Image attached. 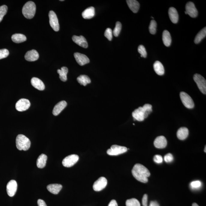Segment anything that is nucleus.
<instances>
[{"label":"nucleus","instance_id":"26","mask_svg":"<svg viewBox=\"0 0 206 206\" xmlns=\"http://www.w3.org/2000/svg\"><path fill=\"white\" fill-rule=\"evenodd\" d=\"M47 155L44 154H42L38 158L36 164L38 168L40 169H43L46 166L47 162Z\"/></svg>","mask_w":206,"mask_h":206},{"label":"nucleus","instance_id":"13","mask_svg":"<svg viewBox=\"0 0 206 206\" xmlns=\"http://www.w3.org/2000/svg\"><path fill=\"white\" fill-rule=\"evenodd\" d=\"M17 189V184L15 180H11L7 184V193L10 197H12L15 196Z\"/></svg>","mask_w":206,"mask_h":206},{"label":"nucleus","instance_id":"36","mask_svg":"<svg viewBox=\"0 0 206 206\" xmlns=\"http://www.w3.org/2000/svg\"><path fill=\"white\" fill-rule=\"evenodd\" d=\"M138 52L141 55V57L146 58L147 57V53L145 47L144 46L140 45L138 48Z\"/></svg>","mask_w":206,"mask_h":206},{"label":"nucleus","instance_id":"2","mask_svg":"<svg viewBox=\"0 0 206 206\" xmlns=\"http://www.w3.org/2000/svg\"><path fill=\"white\" fill-rule=\"evenodd\" d=\"M16 144V148L19 151H27L31 146L30 140L23 134H19L17 136Z\"/></svg>","mask_w":206,"mask_h":206},{"label":"nucleus","instance_id":"23","mask_svg":"<svg viewBox=\"0 0 206 206\" xmlns=\"http://www.w3.org/2000/svg\"><path fill=\"white\" fill-rule=\"evenodd\" d=\"M189 133V130L186 127H181L177 132L178 138L181 140L185 139L188 136Z\"/></svg>","mask_w":206,"mask_h":206},{"label":"nucleus","instance_id":"3","mask_svg":"<svg viewBox=\"0 0 206 206\" xmlns=\"http://www.w3.org/2000/svg\"><path fill=\"white\" fill-rule=\"evenodd\" d=\"M36 10L35 4L32 1H29L24 5L22 8V13L26 19H30L34 16Z\"/></svg>","mask_w":206,"mask_h":206},{"label":"nucleus","instance_id":"16","mask_svg":"<svg viewBox=\"0 0 206 206\" xmlns=\"http://www.w3.org/2000/svg\"><path fill=\"white\" fill-rule=\"evenodd\" d=\"M167 141L163 136H160L157 137L154 142V145L158 148H166Z\"/></svg>","mask_w":206,"mask_h":206},{"label":"nucleus","instance_id":"35","mask_svg":"<svg viewBox=\"0 0 206 206\" xmlns=\"http://www.w3.org/2000/svg\"><path fill=\"white\" fill-rule=\"evenodd\" d=\"M8 7L5 5L0 7V22L2 21L3 18L7 12Z\"/></svg>","mask_w":206,"mask_h":206},{"label":"nucleus","instance_id":"38","mask_svg":"<svg viewBox=\"0 0 206 206\" xmlns=\"http://www.w3.org/2000/svg\"><path fill=\"white\" fill-rule=\"evenodd\" d=\"M9 51L7 49H0V60L6 58L9 55Z\"/></svg>","mask_w":206,"mask_h":206},{"label":"nucleus","instance_id":"31","mask_svg":"<svg viewBox=\"0 0 206 206\" xmlns=\"http://www.w3.org/2000/svg\"><path fill=\"white\" fill-rule=\"evenodd\" d=\"M206 28L205 27L202 29L196 36L194 40L195 43L196 44H198L199 43L202 41V40L206 37Z\"/></svg>","mask_w":206,"mask_h":206},{"label":"nucleus","instance_id":"10","mask_svg":"<svg viewBox=\"0 0 206 206\" xmlns=\"http://www.w3.org/2000/svg\"><path fill=\"white\" fill-rule=\"evenodd\" d=\"M30 102L27 99H19L15 105L16 110L19 112H23L27 110L30 107Z\"/></svg>","mask_w":206,"mask_h":206},{"label":"nucleus","instance_id":"1","mask_svg":"<svg viewBox=\"0 0 206 206\" xmlns=\"http://www.w3.org/2000/svg\"><path fill=\"white\" fill-rule=\"evenodd\" d=\"M132 173L137 181L143 183H146L148 181V178L151 173L147 168L141 164H136L132 170Z\"/></svg>","mask_w":206,"mask_h":206},{"label":"nucleus","instance_id":"15","mask_svg":"<svg viewBox=\"0 0 206 206\" xmlns=\"http://www.w3.org/2000/svg\"><path fill=\"white\" fill-rule=\"evenodd\" d=\"M73 41L78 45L84 48L88 47V43L86 39L84 36H77L74 35L72 37Z\"/></svg>","mask_w":206,"mask_h":206},{"label":"nucleus","instance_id":"22","mask_svg":"<svg viewBox=\"0 0 206 206\" xmlns=\"http://www.w3.org/2000/svg\"><path fill=\"white\" fill-rule=\"evenodd\" d=\"M127 5L131 10L134 13H136L139 10L140 4L138 1L136 0H127Z\"/></svg>","mask_w":206,"mask_h":206},{"label":"nucleus","instance_id":"4","mask_svg":"<svg viewBox=\"0 0 206 206\" xmlns=\"http://www.w3.org/2000/svg\"><path fill=\"white\" fill-rule=\"evenodd\" d=\"M127 148L125 147L114 145L107 151V154L111 156H117L127 152Z\"/></svg>","mask_w":206,"mask_h":206},{"label":"nucleus","instance_id":"21","mask_svg":"<svg viewBox=\"0 0 206 206\" xmlns=\"http://www.w3.org/2000/svg\"><path fill=\"white\" fill-rule=\"evenodd\" d=\"M95 8L93 7H89L85 10L82 13V17L85 19H92L95 16Z\"/></svg>","mask_w":206,"mask_h":206},{"label":"nucleus","instance_id":"43","mask_svg":"<svg viewBox=\"0 0 206 206\" xmlns=\"http://www.w3.org/2000/svg\"><path fill=\"white\" fill-rule=\"evenodd\" d=\"M37 204L38 206H47L44 200L40 199L37 200Z\"/></svg>","mask_w":206,"mask_h":206},{"label":"nucleus","instance_id":"14","mask_svg":"<svg viewBox=\"0 0 206 206\" xmlns=\"http://www.w3.org/2000/svg\"><path fill=\"white\" fill-rule=\"evenodd\" d=\"M76 61L80 66H83L90 62L89 58L85 55L81 53L76 52L74 54Z\"/></svg>","mask_w":206,"mask_h":206},{"label":"nucleus","instance_id":"45","mask_svg":"<svg viewBox=\"0 0 206 206\" xmlns=\"http://www.w3.org/2000/svg\"><path fill=\"white\" fill-rule=\"evenodd\" d=\"M149 206H160V205L157 201H154L151 202Z\"/></svg>","mask_w":206,"mask_h":206},{"label":"nucleus","instance_id":"41","mask_svg":"<svg viewBox=\"0 0 206 206\" xmlns=\"http://www.w3.org/2000/svg\"><path fill=\"white\" fill-rule=\"evenodd\" d=\"M154 160L157 163H161L163 161V159L161 155H157L154 157Z\"/></svg>","mask_w":206,"mask_h":206},{"label":"nucleus","instance_id":"5","mask_svg":"<svg viewBox=\"0 0 206 206\" xmlns=\"http://www.w3.org/2000/svg\"><path fill=\"white\" fill-rule=\"evenodd\" d=\"M194 79L197 84L199 89L203 94H206V81L202 76L198 74H196L194 75Z\"/></svg>","mask_w":206,"mask_h":206},{"label":"nucleus","instance_id":"6","mask_svg":"<svg viewBox=\"0 0 206 206\" xmlns=\"http://www.w3.org/2000/svg\"><path fill=\"white\" fill-rule=\"evenodd\" d=\"M181 99L183 104L188 109H193L194 106V103L192 98L187 93L182 92L180 94Z\"/></svg>","mask_w":206,"mask_h":206},{"label":"nucleus","instance_id":"28","mask_svg":"<svg viewBox=\"0 0 206 206\" xmlns=\"http://www.w3.org/2000/svg\"><path fill=\"white\" fill-rule=\"evenodd\" d=\"M12 40L14 43H19L26 41V36L22 34H15L12 36Z\"/></svg>","mask_w":206,"mask_h":206},{"label":"nucleus","instance_id":"44","mask_svg":"<svg viewBox=\"0 0 206 206\" xmlns=\"http://www.w3.org/2000/svg\"><path fill=\"white\" fill-rule=\"evenodd\" d=\"M108 206H118V204L115 200H113L110 201L109 204Z\"/></svg>","mask_w":206,"mask_h":206},{"label":"nucleus","instance_id":"48","mask_svg":"<svg viewBox=\"0 0 206 206\" xmlns=\"http://www.w3.org/2000/svg\"><path fill=\"white\" fill-rule=\"evenodd\" d=\"M185 13L186 14H187V13L186 12V11H185Z\"/></svg>","mask_w":206,"mask_h":206},{"label":"nucleus","instance_id":"49","mask_svg":"<svg viewBox=\"0 0 206 206\" xmlns=\"http://www.w3.org/2000/svg\"><path fill=\"white\" fill-rule=\"evenodd\" d=\"M64 1V0H61V1Z\"/></svg>","mask_w":206,"mask_h":206},{"label":"nucleus","instance_id":"25","mask_svg":"<svg viewBox=\"0 0 206 206\" xmlns=\"http://www.w3.org/2000/svg\"><path fill=\"white\" fill-rule=\"evenodd\" d=\"M154 70L157 75L161 76L163 75L164 74V68L160 61H155L154 64Z\"/></svg>","mask_w":206,"mask_h":206},{"label":"nucleus","instance_id":"32","mask_svg":"<svg viewBox=\"0 0 206 206\" xmlns=\"http://www.w3.org/2000/svg\"><path fill=\"white\" fill-rule=\"evenodd\" d=\"M126 206H141L139 201L136 199L133 198L127 200Z\"/></svg>","mask_w":206,"mask_h":206},{"label":"nucleus","instance_id":"20","mask_svg":"<svg viewBox=\"0 0 206 206\" xmlns=\"http://www.w3.org/2000/svg\"><path fill=\"white\" fill-rule=\"evenodd\" d=\"M169 18L172 23H177L179 19V15L176 8L171 7L169 8Z\"/></svg>","mask_w":206,"mask_h":206},{"label":"nucleus","instance_id":"46","mask_svg":"<svg viewBox=\"0 0 206 206\" xmlns=\"http://www.w3.org/2000/svg\"><path fill=\"white\" fill-rule=\"evenodd\" d=\"M192 206H199L198 205L196 204V203H194V204H193V205H192Z\"/></svg>","mask_w":206,"mask_h":206},{"label":"nucleus","instance_id":"24","mask_svg":"<svg viewBox=\"0 0 206 206\" xmlns=\"http://www.w3.org/2000/svg\"><path fill=\"white\" fill-rule=\"evenodd\" d=\"M47 190L50 193L54 194H57L62 189V186L60 184H54L49 185L47 186Z\"/></svg>","mask_w":206,"mask_h":206},{"label":"nucleus","instance_id":"12","mask_svg":"<svg viewBox=\"0 0 206 206\" xmlns=\"http://www.w3.org/2000/svg\"><path fill=\"white\" fill-rule=\"evenodd\" d=\"M186 10L187 14L191 17L196 18L198 16V11L195 6L194 3L191 2H187L186 6Z\"/></svg>","mask_w":206,"mask_h":206},{"label":"nucleus","instance_id":"29","mask_svg":"<svg viewBox=\"0 0 206 206\" xmlns=\"http://www.w3.org/2000/svg\"><path fill=\"white\" fill-rule=\"evenodd\" d=\"M57 73L59 74V78L61 80L65 82L67 80V74L68 73V69L67 67H61V69L57 70Z\"/></svg>","mask_w":206,"mask_h":206},{"label":"nucleus","instance_id":"34","mask_svg":"<svg viewBox=\"0 0 206 206\" xmlns=\"http://www.w3.org/2000/svg\"><path fill=\"white\" fill-rule=\"evenodd\" d=\"M122 28V25L121 23L119 22H117L116 23L115 27L113 32V35L115 37L118 36L121 31Z\"/></svg>","mask_w":206,"mask_h":206},{"label":"nucleus","instance_id":"47","mask_svg":"<svg viewBox=\"0 0 206 206\" xmlns=\"http://www.w3.org/2000/svg\"><path fill=\"white\" fill-rule=\"evenodd\" d=\"M206 146H205V150H204V151H205V152H206Z\"/></svg>","mask_w":206,"mask_h":206},{"label":"nucleus","instance_id":"7","mask_svg":"<svg viewBox=\"0 0 206 206\" xmlns=\"http://www.w3.org/2000/svg\"><path fill=\"white\" fill-rule=\"evenodd\" d=\"M132 116L134 120H137L139 121H144V119L148 117L143 107H139L138 109L134 110L132 113Z\"/></svg>","mask_w":206,"mask_h":206},{"label":"nucleus","instance_id":"27","mask_svg":"<svg viewBox=\"0 0 206 206\" xmlns=\"http://www.w3.org/2000/svg\"><path fill=\"white\" fill-rule=\"evenodd\" d=\"M162 40L165 45L169 47L172 43V38L170 34L167 30L164 31L163 33Z\"/></svg>","mask_w":206,"mask_h":206},{"label":"nucleus","instance_id":"17","mask_svg":"<svg viewBox=\"0 0 206 206\" xmlns=\"http://www.w3.org/2000/svg\"><path fill=\"white\" fill-rule=\"evenodd\" d=\"M25 59L29 61H37L39 58V54L35 50H32L27 52L25 56Z\"/></svg>","mask_w":206,"mask_h":206},{"label":"nucleus","instance_id":"8","mask_svg":"<svg viewBox=\"0 0 206 206\" xmlns=\"http://www.w3.org/2000/svg\"><path fill=\"white\" fill-rule=\"evenodd\" d=\"M79 159V156L75 154L68 155L63 160L62 164L66 167H71L76 163Z\"/></svg>","mask_w":206,"mask_h":206},{"label":"nucleus","instance_id":"19","mask_svg":"<svg viewBox=\"0 0 206 206\" xmlns=\"http://www.w3.org/2000/svg\"><path fill=\"white\" fill-rule=\"evenodd\" d=\"M31 85L36 89L40 91H43L45 89V85L41 80L36 77H34L31 79Z\"/></svg>","mask_w":206,"mask_h":206},{"label":"nucleus","instance_id":"37","mask_svg":"<svg viewBox=\"0 0 206 206\" xmlns=\"http://www.w3.org/2000/svg\"><path fill=\"white\" fill-rule=\"evenodd\" d=\"M104 36L108 40L111 41L113 38V32L112 29L108 28L105 32Z\"/></svg>","mask_w":206,"mask_h":206},{"label":"nucleus","instance_id":"42","mask_svg":"<svg viewBox=\"0 0 206 206\" xmlns=\"http://www.w3.org/2000/svg\"><path fill=\"white\" fill-rule=\"evenodd\" d=\"M148 196L147 194L144 195L142 200L143 206H148Z\"/></svg>","mask_w":206,"mask_h":206},{"label":"nucleus","instance_id":"39","mask_svg":"<svg viewBox=\"0 0 206 206\" xmlns=\"http://www.w3.org/2000/svg\"><path fill=\"white\" fill-rule=\"evenodd\" d=\"M190 186L193 189H198L201 187L202 183L199 181H196L190 183Z\"/></svg>","mask_w":206,"mask_h":206},{"label":"nucleus","instance_id":"9","mask_svg":"<svg viewBox=\"0 0 206 206\" xmlns=\"http://www.w3.org/2000/svg\"><path fill=\"white\" fill-rule=\"evenodd\" d=\"M49 16L50 26L55 31H58L59 30L60 26L56 14L54 11H50L49 12Z\"/></svg>","mask_w":206,"mask_h":206},{"label":"nucleus","instance_id":"30","mask_svg":"<svg viewBox=\"0 0 206 206\" xmlns=\"http://www.w3.org/2000/svg\"><path fill=\"white\" fill-rule=\"evenodd\" d=\"M77 80L81 85L85 86L87 84L90 83L91 79L86 75H81L77 78Z\"/></svg>","mask_w":206,"mask_h":206},{"label":"nucleus","instance_id":"40","mask_svg":"<svg viewBox=\"0 0 206 206\" xmlns=\"http://www.w3.org/2000/svg\"><path fill=\"white\" fill-rule=\"evenodd\" d=\"M173 155L170 153L167 154L164 157V160L166 163H170L173 160Z\"/></svg>","mask_w":206,"mask_h":206},{"label":"nucleus","instance_id":"33","mask_svg":"<svg viewBox=\"0 0 206 206\" xmlns=\"http://www.w3.org/2000/svg\"><path fill=\"white\" fill-rule=\"evenodd\" d=\"M157 26V24L156 21L154 20V19L151 20L149 26L150 33L151 34H154L156 33Z\"/></svg>","mask_w":206,"mask_h":206},{"label":"nucleus","instance_id":"11","mask_svg":"<svg viewBox=\"0 0 206 206\" xmlns=\"http://www.w3.org/2000/svg\"><path fill=\"white\" fill-rule=\"evenodd\" d=\"M107 184V179L104 177H101L98 179L94 183L93 190L96 191H100L106 187Z\"/></svg>","mask_w":206,"mask_h":206},{"label":"nucleus","instance_id":"18","mask_svg":"<svg viewBox=\"0 0 206 206\" xmlns=\"http://www.w3.org/2000/svg\"><path fill=\"white\" fill-rule=\"evenodd\" d=\"M67 105V102L65 101H61L59 102L55 105L54 109H53V114L54 116L58 115L61 112V111L66 107Z\"/></svg>","mask_w":206,"mask_h":206}]
</instances>
